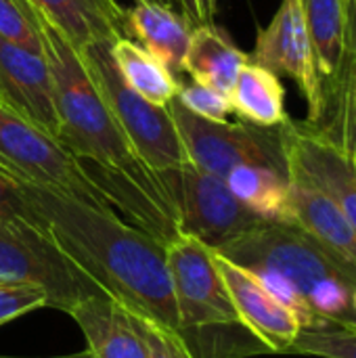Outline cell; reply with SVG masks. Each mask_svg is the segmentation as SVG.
Here are the masks:
<instances>
[{
  "mask_svg": "<svg viewBox=\"0 0 356 358\" xmlns=\"http://www.w3.org/2000/svg\"><path fill=\"white\" fill-rule=\"evenodd\" d=\"M216 2H218V0H210V6H212V10H214V13H216Z\"/></svg>",
  "mask_w": 356,
  "mask_h": 358,
  "instance_id": "obj_34",
  "label": "cell"
},
{
  "mask_svg": "<svg viewBox=\"0 0 356 358\" xmlns=\"http://www.w3.org/2000/svg\"><path fill=\"white\" fill-rule=\"evenodd\" d=\"M346 55H356V0L346 4V29H344Z\"/></svg>",
  "mask_w": 356,
  "mask_h": 358,
  "instance_id": "obj_29",
  "label": "cell"
},
{
  "mask_svg": "<svg viewBox=\"0 0 356 358\" xmlns=\"http://www.w3.org/2000/svg\"><path fill=\"white\" fill-rule=\"evenodd\" d=\"M0 38L44 52L40 15L29 0H0Z\"/></svg>",
  "mask_w": 356,
  "mask_h": 358,
  "instance_id": "obj_22",
  "label": "cell"
},
{
  "mask_svg": "<svg viewBox=\"0 0 356 358\" xmlns=\"http://www.w3.org/2000/svg\"><path fill=\"white\" fill-rule=\"evenodd\" d=\"M111 55L126 84L134 88L143 99L159 107H166L176 99L180 82L155 55L145 50L138 42L120 36L111 44Z\"/></svg>",
  "mask_w": 356,
  "mask_h": 358,
  "instance_id": "obj_20",
  "label": "cell"
},
{
  "mask_svg": "<svg viewBox=\"0 0 356 358\" xmlns=\"http://www.w3.org/2000/svg\"><path fill=\"white\" fill-rule=\"evenodd\" d=\"M214 252L256 275L302 329L356 327V271L300 227L260 222Z\"/></svg>",
  "mask_w": 356,
  "mask_h": 358,
  "instance_id": "obj_2",
  "label": "cell"
},
{
  "mask_svg": "<svg viewBox=\"0 0 356 358\" xmlns=\"http://www.w3.org/2000/svg\"><path fill=\"white\" fill-rule=\"evenodd\" d=\"M34 224L130 313L178 329L166 243L111 210L57 189L19 182Z\"/></svg>",
  "mask_w": 356,
  "mask_h": 358,
  "instance_id": "obj_1",
  "label": "cell"
},
{
  "mask_svg": "<svg viewBox=\"0 0 356 358\" xmlns=\"http://www.w3.org/2000/svg\"><path fill=\"white\" fill-rule=\"evenodd\" d=\"M214 264L225 281L233 306L243 325L273 352L287 355L290 346L302 331L298 317L283 306L250 271L212 250Z\"/></svg>",
  "mask_w": 356,
  "mask_h": 358,
  "instance_id": "obj_12",
  "label": "cell"
},
{
  "mask_svg": "<svg viewBox=\"0 0 356 358\" xmlns=\"http://www.w3.org/2000/svg\"><path fill=\"white\" fill-rule=\"evenodd\" d=\"M287 355L319 358H356V327L302 329Z\"/></svg>",
  "mask_w": 356,
  "mask_h": 358,
  "instance_id": "obj_23",
  "label": "cell"
},
{
  "mask_svg": "<svg viewBox=\"0 0 356 358\" xmlns=\"http://www.w3.org/2000/svg\"><path fill=\"white\" fill-rule=\"evenodd\" d=\"M172 122L189 162L214 176L227 178L237 166H264L287 176L279 128L248 122H212L185 109L176 99L168 103Z\"/></svg>",
  "mask_w": 356,
  "mask_h": 358,
  "instance_id": "obj_6",
  "label": "cell"
},
{
  "mask_svg": "<svg viewBox=\"0 0 356 358\" xmlns=\"http://www.w3.org/2000/svg\"><path fill=\"white\" fill-rule=\"evenodd\" d=\"M225 182L231 193L264 222H292L287 176L264 166H237Z\"/></svg>",
  "mask_w": 356,
  "mask_h": 358,
  "instance_id": "obj_19",
  "label": "cell"
},
{
  "mask_svg": "<svg viewBox=\"0 0 356 358\" xmlns=\"http://www.w3.org/2000/svg\"><path fill=\"white\" fill-rule=\"evenodd\" d=\"M0 172L19 182L57 189L94 208L111 210L78 162L52 136L0 105ZM113 212V210H111Z\"/></svg>",
  "mask_w": 356,
  "mask_h": 358,
  "instance_id": "obj_7",
  "label": "cell"
},
{
  "mask_svg": "<svg viewBox=\"0 0 356 358\" xmlns=\"http://www.w3.org/2000/svg\"><path fill=\"white\" fill-rule=\"evenodd\" d=\"M0 281L38 283L48 296V308L63 313L86 298L105 294L44 229L23 218L0 220Z\"/></svg>",
  "mask_w": 356,
  "mask_h": 358,
  "instance_id": "obj_5",
  "label": "cell"
},
{
  "mask_svg": "<svg viewBox=\"0 0 356 358\" xmlns=\"http://www.w3.org/2000/svg\"><path fill=\"white\" fill-rule=\"evenodd\" d=\"M176 101L191 113L212 122H227V115L233 111L227 94L204 84H180Z\"/></svg>",
  "mask_w": 356,
  "mask_h": 358,
  "instance_id": "obj_27",
  "label": "cell"
},
{
  "mask_svg": "<svg viewBox=\"0 0 356 358\" xmlns=\"http://www.w3.org/2000/svg\"><path fill=\"white\" fill-rule=\"evenodd\" d=\"M229 101L241 122L260 128H275L290 120L285 113V88L279 76L254 61L241 67Z\"/></svg>",
  "mask_w": 356,
  "mask_h": 358,
  "instance_id": "obj_18",
  "label": "cell"
},
{
  "mask_svg": "<svg viewBox=\"0 0 356 358\" xmlns=\"http://www.w3.org/2000/svg\"><path fill=\"white\" fill-rule=\"evenodd\" d=\"M166 262L178 313L176 334L193 358H248L271 355L239 319L212 248L189 235L166 243Z\"/></svg>",
  "mask_w": 356,
  "mask_h": 358,
  "instance_id": "obj_3",
  "label": "cell"
},
{
  "mask_svg": "<svg viewBox=\"0 0 356 358\" xmlns=\"http://www.w3.org/2000/svg\"><path fill=\"white\" fill-rule=\"evenodd\" d=\"M80 55L101 99L136 155L157 172L187 164L189 157L168 105H153L126 84L113 61L111 42H90L80 48Z\"/></svg>",
  "mask_w": 356,
  "mask_h": 358,
  "instance_id": "obj_4",
  "label": "cell"
},
{
  "mask_svg": "<svg viewBox=\"0 0 356 358\" xmlns=\"http://www.w3.org/2000/svg\"><path fill=\"white\" fill-rule=\"evenodd\" d=\"M136 2H155V4H166V6L174 4V0H136Z\"/></svg>",
  "mask_w": 356,
  "mask_h": 358,
  "instance_id": "obj_32",
  "label": "cell"
},
{
  "mask_svg": "<svg viewBox=\"0 0 356 358\" xmlns=\"http://www.w3.org/2000/svg\"><path fill=\"white\" fill-rule=\"evenodd\" d=\"M334 90L338 94V134L334 136L356 164V55H346Z\"/></svg>",
  "mask_w": 356,
  "mask_h": 358,
  "instance_id": "obj_24",
  "label": "cell"
},
{
  "mask_svg": "<svg viewBox=\"0 0 356 358\" xmlns=\"http://www.w3.org/2000/svg\"><path fill=\"white\" fill-rule=\"evenodd\" d=\"M67 315L84 334L92 358H149L128 308L109 294L86 298Z\"/></svg>",
  "mask_w": 356,
  "mask_h": 358,
  "instance_id": "obj_14",
  "label": "cell"
},
{
  "mask_svg": "<svg viewBox=\"0 0 356 358\" xmlns=\"http://www.w3.org/2000/svg\"><path fill=\"white\" fill-rule=\"evenodd\" d=\"M287 172H296L325 193L356 229V164L344 153L336 136L311 122L277 126Z\"/></svg>",
  "mask_w": 356,
  "mask_h": 358,
  "instance_id": "obj_10",
  "label": "cell"
},
{
  "mask_svg": "<svg viewBox=\"0 0 356 358\" xmlns=\"http://www.w3.org/2000/svg\"><path fill=\"white\" fill-rule=\"evenodd\" d=\"M159 174L174 203L178 231L212 250L264 222L231 193L225 178L208 174L191 162Z\"/></svg>",
  "mask_w": 356,
  "mask_h": 358,
  "instance_id": "obj_8",
  "label": "cell"
},
{
  "mask_svg": "<svg viewBox=\"0 0 356 358\" xmlns=\"http://www.w3.org/2000/svg\"><path fill=\"white\" fill-rule=\"evenodd\" d=\"M130 319L147 346L149 358H193L174 329L136 313H130Z\"/></svg>",
  "mask_w": 356,
  "mask_h": 358,
  "instance_id": "obj_26",
  "label": "cell"
},
{
  "mask_svg": "<svg viewBox=\"0 0 356 358\" xmlns=\"http://www.w3.org/2000/svg\"><path fill=\"white\" fill-rule=\"evenodd\" d=\"M0 105L57 141L59 120L44 52L0 38Z\"/></svg>",
  "mask_w": 356,
  "mask_h": 358,
  "instance_id": "obj_11",
  "label": "cell"
},
{
  "mask_svg": "<svg viewBox=\"0 0 356 358\" xmlns=\"http://www.w3.org/2000/svg\"><path fill=\"white\" fill-rule=\"evenodd\" d=\"M287 182L292 222L356 271V229L353 222L325 193L300 174L287 172Z\"/></svg>",
  "mask_w": 356,
  "mask_h": 358,
  "instance_id": "obj_13",
  "label": "cell"
},
{
  "mask_svg": "<svg viewBox=\"0 0 356 358\" xmlns=\"http://www.w3.org/2000/svg\"><path fill=\"white\" fill-rule=\"evenodd\" d=\"M353 306H355V310H356V287H355V294H353Z\"/></svg>",
  "mask_w": 356,
  "mask_h": 358,
  "instance_id": "obj_35",
  "label": "cell"
},
{
  "mask_svg": "<svg viewBox=\"0 0 356 358\" xmlns=\"http://www.w3.org/2000/svg\"><path fill=\"white\" fill-rule=\"evenodd\" d=\"M59 358H92V355L86 350V352H80V355H71V357H59Z\"/></svg>",
  "mask_w": 356,
  "mask_h": 358,
  "instance_id": "obj_33",
  "label": "cell"
},
{
  "mask_svg": "<svg viewBox=\"0 0 356 358\" xmlns=\"http://www.w3.org/2000/svg\"><path fill=\"white\" fill-rule=\"evenodd\" d=\"M174 4L180 8V13L191 21V0H174ZM193 25V23H191Z\"/></svg>",
  "mask_w": 356,
  "mask_h": 358,
  "instance_id": "obj_31",
  "label": "cell"
},
{
  "mask_svg": "<svg viewBox=\"0 0 356 358\" xmlns=\"http://www.w3.org/2000/svg\"><path fill=\"white\" fill-rule=\"evenodd\" d=\"M248 61L250 57L233 42V38L222 27L201 23L195 25L191 31L183 71H187L195 84L210 86L229 96L241 67Z\"/></svg>",
  "mask_w": 356,
  "mask_h": 358,
  "instance_id": "obj_17",
  "label": "cell"
},
{
  "mask_svg": "<svg viewBox=\"0 0 356 358\" xmlns=\"http://www.w3.org/2000/svg\"><path fill=\"white\" fill-rule=\"evenodd\" d=\"M124 31H130L138 44L155 55L172 73L183 71L185 55L189 50L191 21L166 4L136 2L124 10Z\"/></svg>",
  "mask_w": 356,
  "mask_h": 358,
  "instance_id": "obj_16",
  "label": "cell"
},
{
  "mask_svg": "<svg viewBox=\"0 0 356 358\" xmlns=\"http://www.w3.org/2000/svg\"><path fill=\"white\" fill-rule=\"evenodd\" d=\"M250 61L271 69L277 76L296 80L302 96L306 99V122H321L327 107L325 86L298 0H281L273 21L258 29Z\"/></svg>",
  "mask_w": 356,
  "mask_h": 358,
  "instance_id": "obj_9",
  "label": "cell"
},
{
  "mask_svg": "<svg viewBox=\"0 0 356 358\" xmlns=\"http://www.w3.org/2000/svg\"><path fill=\"white\" fill-rule=\"evenodd\" d=\"M80 50L90 42H115L124 36V8L115 0H29Z\"/></svg>",
  "mask_w": 356,
  "mask_h": 358,
  "instance_id": "obj_15",
  "label": "cell"
},
{
  "mask_svg": "<svg viewBox=\"0 0 356 358\" xmlns=\"http://www.w3.org/2000/svg\"><path fill=\"white\" fill-rule=\"evenodd\" d=\"M38 308H48L42 285L27 281H0V325Z\"/></svg>",
  "mask_w": 356,
  "mask_h": 358,
  "instance_id": "obj_25",
  "label": "cell"
},
{
  "mask_svg": "<svg viewBox=\"0 0 356 358\" xmlns=\"http://www.w3.org/2000/svg\"><path fill=\"white\" fill-rule=\"evenodd\" d=\"M214 17V10L210 6V0H191V23L201 25V23H210Z\"/></svg>",
  "mask_w": 356,
  "mask_h": 358,
  "instance_id": "obj_30",
  "label": "cell"
},
{
  "mask_svg": "<svg viewBox=\"0 0 356 358\" xmlns=\"http://www.w3.org/2000/svg\"><path fill=\"white\" fill-rule=\"evenodd\" d=\"M321 76L338 80L346 61V4L348 0H298Z\"/></svg>",
  "mask_w": 356,
  "mask_h": 358,
  "instance_id": "obj_21",
  "label": "cell"
},
{
  "mask_svg": "<svg viewBox=\"0 0 356 358\" xmlns=\"http://www.w3.org/2000/svg\"><path fill=\"white\" fill-rule=\"evenodd\" d=\"M6 218H23L34 224L31 212L19 191L17 180L0 172V220H6Z\"/></svg>",
  "mask_w": 356,
  "mask_h": 358,
  "instance_id": "obj_28",
  "label": "cell"
}]
</instances>
